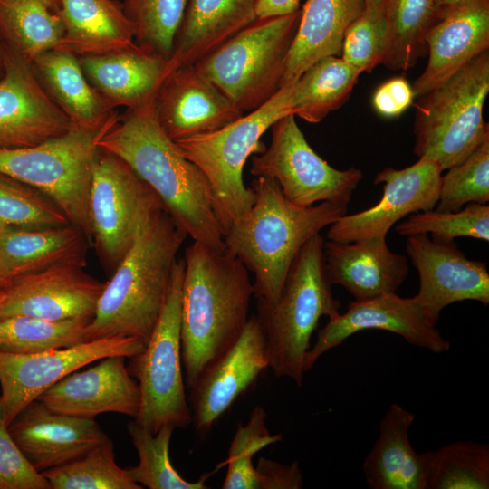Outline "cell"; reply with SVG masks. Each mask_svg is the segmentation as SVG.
I'll use <instances>...</instances> for the list:
<instances>
[{"instance_id": "6da1fadb", "label": "cell", "mask_w": 489, "mask_h": 489, "mask_svg": "<svg viewBox=\"0 0 489 489\" xmlns=\"http://www.w3.org/2000/svg\"><path fill=\"white\" fill-rule=\"evenodd\" d=\"M154 100L119 115L98 146L122 158L193 241L224 250L225 231L210 184L160 128L154 115Z\"/></svg>"}, {"instance_id": "7a4b0ae2", "label": "cell", "mask_w": 489, "mask_h": 489, "mask_svg": "<svg viewBox=\"0 0 489 489\" xmlns=\"http://www.w3.org/2000/svg\"><path fill=\"white\" fill-rule=\"evenodd\" d=\"M184 261L181 353L190 388L242 334L254 287L246 267L225 249L193 241Z\"/></svg>"}, {"instance_id": "3957f363", "label": "cell", "mask_w": 489, "mask_h": 489, "mask_svg": "<svg viewBox=\"0 0 489 489\" xmlns=\"http://www.w3.org/2000/svg\"><path fill=\"white\" fill-rule=\"evenodd\" d=\"M255 200L225 232V249L254 275V294L276 302L294 258L320 231L346 215L348 206L332 202L301 206L283 194L273 178L256 177Z\"/></svg>"}, {"instance_id": "277c9868", "label": "cell", "mask_w": 489, "mask_h": 489, "mask_svg": "<svg viewBox=\"0 0 489 489\" xmlns=\"http://www.w3.org/2000/svg\"><path fill=\"white\" fill-rule=\"evenodd\" d=\"M187 236L166 210L141 229L105 283L86 328V341L121 336L137 338L147 345Z\"/></svg>"}, {"instance_id": "5b68a950", "label": "cell", "mask_w": 489, "mask_h": 489, "mask_svg": "<svg viewBox=\"0 0 489 489\" xmlns=\"http://www.w3.org/2000/svg\"><path fill=\"white\" fill-rule=\"evenodd\" d=\"M323 237L308 240L294 258L275 302L257 301V320L263 329L269 368L277 378L302 386L303 362L310 340L322 316L340 313V302L333 297L323 253Z\"/></svg>"}, {"instance_id": "8992f818", "label": "cell", "mask_w": 489, "mask_h": 489, "mask_svg": "<svg viewBox=\"0 0 489 489\" xmlns=\"http://www.w3.org/2000/svg\"><path fill=\"white\" fill-rule=\"evenodd\" d=\"M489 92V50L417 98L414 153L442 170L464 160L489 135L483 110Z\"/></svg>"}, {"instance_id": "52a82bcc", "label": "cell", "mask_w": 489, "mask_h": 489, "mask_svg": "<svg viewBox=\"0 0 489 489\" xmlns=\"http://www.w3.org/2000/svg\"><path fill=\"white\" fill-rule=\"evenodd\" d=\"M292 91L293 82L218 130L175 141L180 152L206 177L225 234L254 203V190L244 184V166L254 152L261 150L263 134L279 119L292 114Z\"/></svg>"}, {"instance_id": "ba28073f", "label": "cell", "mask_w": 489, "mask_h": 489, "mask_svg": "<svg viewBox=\"0 0 489 489\" xmlns=\"http://www.w3.org/2000/svg\"><path fill=\"white\" fill-rule=\"evenodd\" d=\"M300 15L256 18L194 65L242 112L252 111L281 88Z\"/></svg>"}, {"instance_id": "9c48e42d", "label": "cell", "mask_w": 489, "mask_h": 489, "mask_svg": "<svg viewBox=\"0 0 489 489\" xmlns=\"http://www.w3.org/2000/svg\"><path fill=\"white\" fill-rule=\"evenodd\" d=\"M115 121L98 129L72 127L33 146L0 148V175L49 197L91 243L89 198L98 140Z\"/></svg>"}, {"instance_id": "30bf717a", "label": "cell", "mask_w": 489, "mask_h": 489, "mask_svg": "<svg viewBox=\"0 0 489 489\" xmlns=\"http://www.w3.org/2000/svg\"><path fill=\"white\" fill-rule=\"evenodd\" d=\"M184 258L174 264L167 296L149 341L129 358V373L139 387L140 406L135 422L151 433L163 426L192 423L187 402L181 353V296Z\"/></svg>"}, {"instance_id": "8fae6325", "label": "cell", "mask_w": 489, "mask_h": 489, "mask_svg": "<svg viewBox=\"0 0 489 489\" xmlns=\"http://www.w3.org/2000/svg\"><path fill=\"white\" fill-rule=\"evenodd\" d=\"M166 210L158 195L120 157L99 147L89 198L91 243L112 273L141 229Z\"/></svg>"}, {"instance_id": "7c38bea8", "label": "cell", "mask_w": 489, "mask_h": 489, "mask_svg": "<svg viewBox=\"0 0 489 489\" xmlns=\"http://www.w3.org/2000/svg\"><path fill=\"white\" fill-rule=\"evenodd\" d=\"M271 130L269 147L252 158L253 176L275 179L283 196L297 206H348L362 179L361 170H339L329 165L309 145L293 114L279 119Z\"/></svg>"}, {"instance_id": "4fadbf2b", "label": "cell", "mask_w": 489, "mask_h": 489, "mask_svg": "<svg viewBox=\"0 0 489 489\" xmlns=\"http://www.w3.org/2000/svg\"><path fill=\"white\" fill-rule=\"evenodd\" d=\"M145 346L134 337L113 336L33 354L0 350V408L5 424L68 374L109 356L131 358Z\"/></svg>"}, {"instance_id": "5bb4252c", "label": "cell", "mask_w": 489, "mask_h": 489, "mask_svg": "<svg viewBox=\"0 0 489 489\" xmlns=\"http://www.w3.org/2000/svg\"><path fill=\"white\" fill-rule=\"evenodd\" d=\"M382 330L401 336L409 344L441 354L450 350V341L429 321L417 298L400 297L396 292L355 300L343 313L329 319L307 351L303 370H311L327 351L349 337L365 330Z\"/></svg>"}, {"instance_id": "9a60e30c", "label": "cell", "mask_w": 489, "mask_h": 489, "mask_svg": "<svg viewBox=\"0 0 489 489\" xmlns=\"http://www.w3.org/2000/svg\"><path fill=\"white\" fill-rule=\"evenodd\" d=\"M442 172L436 162L427 158H418L402 169L384 168L374 179L375 184H383L380 200L366 210L340 217L331 225L328 239L351 243L373 236L386 237L401 218L435 209Z\"/></svg>"}, {"instance_id": "2e32d148", "label": "cell", "mask_w": 489, "mask_h": 489, "mask_svg": "<svg viewBox=\"0 0 489 489\" xmlns=\"http://www.w3.org/2000/svg\"><path fill=\"white\" fill-rule=\"evenodd\" d=\"M83 265L58 264L20 275L0 290V319L16 315L53 321L92 319L105 283Z\"/></svg>"}, {"instance_id": "e0dca14e", "label": "cell", "mask_w": 489, "mask_h": 489, "mask_svg": "<svg viewBox=\"0 0 489 489\" xmlns=\"http://www.w3.org/2000/svg\"><path fill=\"white\" fill-rule=\"evenodd\" d=\"M407 237L406 252L419 277L416 297L431 323L436 325L442 310L456 302L489 304V273L484 262L467 258L455 241L436 242L427 234Z\"/></svg>"}, {"instance_id": "ac0fdd59", "label": "cell", "mask_w": 489, "mask_h": 489, "mask_svg": "<svg viewBox=\"0 0 489 489\" xmlns=\"http://www.w3.org/2000/svg\"><path fill=\"white\" fill-rule=\"evenodd\" d=\"M269 368L263 329L249 317L237 340L211 363L190 388L192 424L206 435Z\"/></svg>"}, {"instance_id": "d6986e66", "label": "cell", "mask_w": 489, "mask_h": 489, "mask_svg": "<svg viewBox=\"0 0 489 489\" xmlns=\"http://www.w3.org/2000/svg\"><path fill=\"white\" fill-rule=\"evenodd\" d=\"M72 127L38 81L32 64L4 43L0 148L33 146L60 136Z\"/></svg>"}, {"instance_id": "ffe728a7", "label": "cell", "mask_w": 489, "mask_h": 489, "mask_svg": "<svg viewBox=\"0 0 489 489\" xmlns=\"http://www.w3.org/2000/svg\"><path fill=\"white\" fill-rule=\"evenodd\" d=\"M154 115L174 141L211 133L244 115L194 64L171 71L154 100Z\"/></svg>"}, {"instance_id": "44dd1931", "label": "cell", "mask_w": 489, "mask_h": 489, "mask_svg": "<svg viewBox=\"0 0 489 489\" xmlns=\"http://www.w3.org/2000/svg\"><path fill=\"white\" fill-rule=\"evenodd\" d=\"M124 356H109L85 370H75L40 395L37 400L53 411L86 418L119 413L135 418L140 406L137 380Z\"/></svg>"}, {"instance_id": "7402d4cb", "label": "cell", "mask_w": 489, "mask_h": 489, "mask_svg": "<svg viewBox=\"0 0 489 489\" xmlns=\"http://www.w3.org/2000/svg\"><path fill=\"white\" fill-rule=\"evenodd\" d=\"M426 43L428 62L412 85L415 99L489 50V0H465L440 8Z\"/></svg>"}, {"instance_id": "603a6c76", "label": "cell", "mask_w": 489, "mask_h": 489, "mask_svg": "<svg viewBox=\"0 0 489 489\" xmlns=\"http://www.w3.org/2000/svg\"><path fill=\"white\" fill-rule=\"evenodd\" d=\"M8 429L40 473L82 456L108 437L95 418L59 413L37 399L18 414Z\"/></svg>"}, {"instance_id": "cb8c5ba5", "label": "cell", "mask_w": 489, "mask_h": 489, "mask_svg": "<svg viewBox=\"0 0 489 489\" xmlns=\"http://www.w3.org/2000/svg\"><path fill=\"white\" fill-rule=\"evenodd\" d=\"M78 59L91 85L114 109H136L153 101L172 71L169 60L136 43L114 52Z\"/></svg>"}, {"instance_id": "d4e9b609", "label": "cell", "mask_w": 489, "mask_h": 489, "mask_svg": "<svg viewBox=\"0 0 489 489\" xmlns=\"http://www.w3.org/2000/svg\"><path fill=\"white\" fill-rule=\"evenodd\" d=\"M326 270L355 300L396 292L409 273L404 254L393 253L386 237L373 236L351 243L324 242Z\"/></svg>"}, {"instance_id": "484cf974", "label": "cell", "mask_w": 489, "mask_h": 489, "mask_svg": "<svg viewBox=\"0 0 489 489\" xmlns=\"http://www.w3.org/2000/svg\"><path fill=\"white\" fill-rule=\"evenodd\" d=\"M415 417L399 404L389 406L379 436L362 464L369 488L427 489V452L415 451L408 436Z\"/></svg>"}, {"instance_id": "4316f807", "label": "cell", "mask_w": 489, "mask_h": 489, "mask_svg": "<svg viewBox=\"0 0 489 489\" xmlns=\"http://www.w3.org/2000/svg\"><path fill=\"white\" fill-rule=\"evenodd\" d=\"M364 9L362 0H306L286 56L281 88L294 82L321 58L340 55L347 28Z\"/></svg>"}, {"instance_id": "83f0119b", "label": "cell", "mask_w": 489, "mask_h": 489, "mask_svg": "<svg viewBox=\"0 0 489 489\" xmlns=\"http://www.w3.org/2000/svg\"><path fill=\"white\" fill-rule=\"evenodd\" d=\"M31 64L45 91L73 127L98 129L118 119L116 109L87 80L75 54L53 49Z\"/></svg>"}, {"instance_id": "f1b7e54d", "label": "cell", "mask_w": 489, "mask_h": 489, "mask_svg": "<svg viewBox=\"0 0 489 489\" xmlns=\"http://www.w3.org/2000/svg\"><path fill=\"white\" fill-rule=\"evenodd\" d=\"M257 0H187L169 59L173 70L196 63L255 19Z\"/></svg>"}, {"instance_id": "f546056e", "label": "cell", "mask_w": 489, "mask_h": 489, "mask_svg": "<svg viewBox=\"0 0 489 489\" xmlns=\"http://www.w3.org/2000/svg\"><path fill=\"white\" fill-rule=\"evenodd\" d=\"M87 243L73 225L45 229L0 228V281L4 288L15 277L58 264L85 265Z\"/></svg>"}, {"instance_id": "4dcf8cb0", "label": "cell", "mask_w": 489, "mask_h": 489, "mask_svg": "<svg viewBox=\"0 0 489 489\" xmlns=\"http://www.w3.org/2000/svg\"><path fill=\"white\" fill-rule=\"evenodd\" d=\"M61 6L65 32L58 49L83 56L135 43L132 24L117 0H61Z\"/></svg>"}, {"instance_id": "1f68e13d", "label": "cell", "mask_w": 489, "mask_h": 489, "mask_svg": "<svg viewBox=\"0 0 489 489\" xmlns=\"http://www.w3.org/2000/svg\"><path fill=\"white\" fill-rule=\"evenodd\" d=\"M61 0H0L3 43L28 62L58 49L64 36Z\"/></svg>"}, {"instance_id": "d6a6232c", "label": "cell", "mask_w": 489, "mask_h": 489, "mask_svg": "<svg viewBox=\"0 0 489 489\" xmlns=\"http://www.w3.org/2000/svg\"><path fill=\"white\" fill-rule=\"evenodd\" d=\"M360 73L340 57L321 58L293 82L291 113L310 123L321 121L347 101Z\"/></svg>"}, {"instance_id": "836d02e7", "label": "cell", "mask_w": 489, "mask_h": 489, "mask_svg": "<svg viewBox=\"0 0 489 489\" xmlns=\"http://www.w3.org/2000/svg\"><path fill=\"white\" fill-rule=\"evenodd\" d=\"M436 0H384L387 42L381 63L407 71L427 52L426 37L439 13Z\"/></svg>"}, {"instance_id": "e575fe53", "label": "cell", "mask_w": 489, "mask_h": 489, "mask_svg": "<svg viewBox=\"0 0 489 489\" xmlns=\"http://www.w3.org/2000/svg\"><path fill=\"white\" fill-rule=\"evenodd\" d=\"M91 319L62 321L16 315L0 319V350L33 354L86 341Z\"/></svg>"}, {"instance_id": "d590c367", "label": "cell", "mask_w": 489, "mask_h": 489, "mask_svg": "<svg viewBox=\"0 0 489 489\" xmlns=\"http://www.w3.org/2000/svg\"><path fill=\"white\" fill-rule=\"evenodd\" d=\"M427 455V489L489 488V445L456 441Z\"/></svg>"}, {"instance_id": "8d00e7d4", "label": "cell", "mask_w": 489, "mask_h": 489, "mask_svg": "<svg viewBox=\"0 0 489 489\" xmlns=\"http://www.w3.org/2000/svg\"><path fill=\"white\" fill-rule=\"evenodd\" d=\"M51 489H141L129 469L115 461L112 441L107 437L82 456L41 473Z\"/></svg>"}, {"instance_id": "74e56055", "label": "cell", "mask_w": 489, "mask_h": 489, "mask_svg": "<svg viewBox=\"0 0 489 489\" xmlns=\"http://www.w3.org/2000/svg\"><path fill=\"white\" fill-rule=\"evenodd\" d=\"M175 427L163 426L153 434L131 421L128 431L139 455V464L129 468L132 479L149 489H205L209 474L197 482L185 480L174 468L169 457V445Z\"/></svg>"}, {"instance_id": "f35d334b", "label": "cell", "mask_w": 489, "mask_h": 489, "mask_svg": "<svg viewBox=\"0 0 489 489\" xmlns=\"http://www.w3.org/2000/svg\"><path fill=\"white\" fill-rule=\"evenodd\" d=\"M121 4L135 43L169 60L187 0H123Z\"/></svg>"}, {"instance_id": "ab89813d", "label": "cell", "mask_w": 489, "mask_h": 489, "mask_svg": "<svg viewBox=\"0 0 489 489\" xmlns=\"http://www.w3.org/2000/svg\"><path fill=\"white\" fill-rule=\"evenodd\" d=\"M70 224L49 197L23 182L0 175V228L45 229Z\"/></svg>"}, {"instance_id": "60d3db41", "label": "cell", "mask_w": 489, "mask_h": 489, "mask_svg": "<svg viewBox=\"0 0 489 489\" xmlns=\"http://www.w3.org/2000/svg\"><path fill=\"white\" fill-rule=\"evenodd\" d=\"M396 232L409 236L430 233L436 242H452L456 237L489 241V206L469 203L455 212L435 209L411 214L396 226Z\"/></svg>"}, {"instance_id": "b9f144b4", "label": "cell", "mask_w": 489, "mask_h": 489, "mask_svg": "<svg viewBox=\"0 0 489 489\" xmlns=\"http://www.w3.org/2000/svg\"><path fill=\"white\" fill-rule=\"evenodd\" d=\"M441 177L435 210L455 212L469 203L489 201V135L460 163Z\"/></svg>"}, {"instance_id": "7bdbcfd3", "label": "cell", "mask_w": 489, "mask_h": 489, "mask_svg": "<svg viewBox=\"0 0 489 489\" xmlns=\"http://www.w3.org/2000/svg\"><path fill=\"white\" fill-rule=\"evenodd\" d=\"M267 413L255 407L245 426L239 424L232 440L227 458L219 465H227V473L222 484L224 489H260L253 456L267 446L283 439L281 434L272 435L266 427Z\"/></svg>"}, {"instance_id": "ee69618b", "label": "cell", "mask_w": 489, "mask_h": 489, "mask_svg": "<svg viewBox=\"0 0 489 489\" xmlns=\"http://www.w3.org/2000/svg\"><path fill=\"white\" fill-rule=\"evenodd\" d=\"M387 42V26L382 12L363 13L347 28L340 58L360 72H369L381 63Z\"/></svg>"}, {"instance_id": "f6af8a7d", "label": "cell", "mask_w": 489, "mask_h": 489, "mask_svg": "<svg viewBox=\"0 0 489 489\" xmlns=\"http://www.w3.org/2000/svg\"><path fill=\"white\" fill-rule=\"evenodd\" d=\"M0 489H51L13 439L0 408Z\"/></svg>"}, {"instance_id": "bcb514c9", "label": "cell", "mask_w": 489, "mask_h": 489, "mask_svg": "<svg viewBox=\"0 0 489 489\" xmlns=\"http://www.w3.org/2000/svg\"><path fill=\"white\" fill-rule=\"evenodd\" d=\"M414 100L412 85L404 77H395L378 87L372 104L382 117L397 118L413 104Z\"/></svg>"}, {"instance_id": "7dc6e473", "label": "cell", "mask_w": 489, "mask_h": 489, "mask_svg": "<svg viewBox=\"0 0 489 489\" xmlns=\"http://www.w3.org/2000/svg\"><path fill=\"white\" fill-rule=\"evenodd\" d=\"M260 489H300L303 487L302 474L297 462L280 464L260 457L256 465Z\"/></svg>"}, {"instance_id": "c3c4849f", "label": "cell", "mask_w": 489, "mask_h": 489, "mask_svg": "<svg viewBox=\"0 0 489 489\" xmlns=\"http://www.w3.org/2000/svg\"><path fill=\"white\" fill-rule=\"evenodd\" d=\"M301 0H257L256 18L283 16L299 11Z\"/></svg>"}, {"instance_id": "681fc988", "label": "cell", "mask_w": 489, "mask_h": 489, "mask_svg": "<svg viewBox=\"0 0 489 489\" xmlns=\"http://www.w3.org/2000/svg\"><path fill=\"white\" fill-rule=\"evenodd\" d=\"M365 10L371 12H382L384 0H362Z\"/></svg>"}, {"instance_id": "f907efd6", "label": "cell", "mask_w": 489, "mask_h": 489, "mask_svg": "<svg viewBox=\"0 0 489 489\" xmlns=\"http://www.w3.org/2000/svg\"><path fill=\"white\" fill-rule=\"evenodd\" d=\"M465 0H436L438 8L453 5Z\"/></svg>"}, {"instance_id": "816d5d0a", "label": "cell", "mask_w": 489, "mask_h": 489, "mask_svg": "<svg viewBox=\"0 0 489 489\" xmlns=\"http://www.w3.org/2000/svg\"><path fill=\"white\" fill-rule=\"evenodd\" d=\"M4 70V43L0 36V76L3 73Z\"/></svg>"}, {"instance_id": "f5cc1de1", "label": "cell", "mask_w": 489, "mask_h": 489, "mask_svg": "<svg viewBox=\"0 0 489 489\" xmlns=\"http://www.w3.org/2000/svg\"><path fill=\"white\" fill-rule=\"evenodd\" d=\"M4 288V284L2 283V282L0 281V290Z\"/></svg>"}]
</instances>
